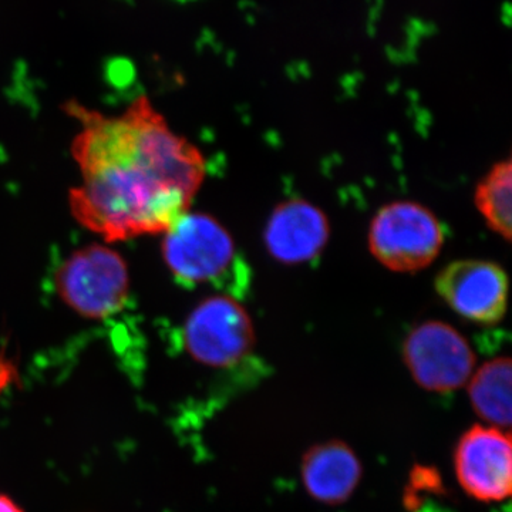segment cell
<instances>
[{"label": "cell", "mask_w": 512, "mask_h": 512, "mask_svg": "<svg viewBox=\"0 0 512 512\" xmlns=\"http://www.w3.org/2000/svg\"><path fill=\"white\" fill-rule=\"evenodd\" d=\"M66 111L80 123L70 150L82 183L70 190L69 207L82 227L106 242L127 241L163 234L190 211L205 158L147 97L119 116L73 101Z\"/></svg>", "instance_id": "cell-1"}, {"label": "cell", "mask_w": 512, "mask_h": 512, "mask_svg": "<svg viewBox=\"0 0 512 512\" xmlns=\"http://www.w3.org/2000/svg\"><path fill=\"white\" fill-rule=\"evenodd\" d=\"M60 299L86 319L103 320L123 311L130 293V272L119 252L87 245L72 252L55 272Z\"/></svg>", "instance_id": "cell-2"}, {"label": "cell", "mask_w": 512, "mask_h": 512, "mask_svg": "<svg viewBox=\"0 0 512 512\" xmlns=\"http://www.w3.org/2000/svg\"><path fill=\"white\" fill-rule=\"evenodd\" d=\"M367 244L384 268L417 272L440 255L443 225L424 205L413 201L390 202L370 222Z\"/></svg>", "instance_id": "cell-3"}, {"label": "cell", "mask_w": 512, "mask_h": 512, "mask_svg": "<svg viewBox=\"0 0 512 512\" xmlns=\"http://www.w3.org/2000/svg\"><path fill=\"white\" fill-rule=\"evenodd\" d=\"M161 235L165 265L181 284L220 281L237 261V247L228 229L204 212H185Z\"/></svg>", "instance_id": "cell-4"}, {"label": "cell", "mask_w": 512, "mask_h": 512, "mask_svg": "<svg viewBox=\"0 0 512 512\" xmlns=\"http://www.w3.org/2000/svg\"><path fill=\"white\" fill-rule=\"evenodd\" d=\"M254 323L247 309L229 295H214L192 309L183 328V346L200 365L231 367L252 352Z\"/></svg>", "instance_id": "cell-5"}, {"label": "cell", "mask_w": 512, "mask_h": 512, "mask_svg": "<svg viewBox=\"0 0 512 512\" xmlns=\"http://www.w3.org/2000/svg\"><path fill=\"white\" fill-rule=\"evenodd\" d=\"M402 352L414 382L433 393H450L466 386L476 367L468 340L440 320H427L410 330Z\"/></svg>", "instance_id": "cell-6"}, {"label": "cell", "mask_w": 512, "mask_h": 512, "mask_svg": "<svg viewBox=\"0 0 512 512\" xmlns=\"http://www.w3.org/2000/svg\"><path fill=\"white\" fill-rule=\"evenodd\" d=\"M454 470L464 493L481 503H501L512 490V446L507 430L468 429L454 451Z\"/></svg>", "instance_id": "cell-7"}, {"label": "cell", "mask_w": 512, "mask_h": 512, "mask_svg": "<svg viewBox=\"0 0 512 512\" xmlns=\"http://www.w3.org/2000/svg\"><path fill=\"white\" fill-rule=\"evenodd\" d=\"M436 291L461 318L495 325L507 312L508 278L500 265L480 259L454 261L437 275Z\"/></svg>", "instance_id": "cell-8"}, {"label": "cell", "mask_w": 512, "mask_h": 512, "mask_svg": "<svg viewBox=\"0 0 512 512\" xmlns=\"http://www.w3.org/2000/svg\"><path fill=\"white\" fill-rule=\"evenodd\" d=\"M329 237L330 224L325 212L312 202L293 198L272 211L265 225L264 244L275 261L298 265L318 258Z\"/></svg>", "instance_id": "cell-9"}, {"label": "cell", "mask_w": 512, "mask_h": 512, "mask_svg": "<svg viewBox=\"0 0 512 512\" xmlns=\"http://www.w3.org/2000/svg\"><path fill=\"white\" fill-rule=\"evenodd\" d=\"M362 476V461L345 441L330 440L315 444L303 454V487L318 503H346L359 487Z\"/></svg>", "instance_id": "cell-10"}, {"label": "cell", "mask_w": 512, "mask_h": 512, "mask_svg": "<svg viewBox=\"0 0 512 512\" xmlns=\"http://www.w3.org/2000/svg\"><path fill=\"white\" fill-rule=\"evenodd\" d=\"M511 379L510 357H495L485 362L468 380L471 407L488 426L510 429Z\"/></svg>", "instance_id": "cell-11"}, {"label": "cell", "mask_w": 512, "mask_h": 512, "mask_svg": "<svg viewBox=\"0 0 512 512\" xmlns=\"http://www.w3.org/2000/svg\"><path fill=\"white\" fill-rule=\"evenodd\" d=\"M511 198V160L498 161L477 184L474 201L488 228L493 229L505 241H511Z\"/></svg>", "instance_id": "cell-12"}, {"label": "cell", "mask_w": 512, "mask_h": 512, "mask_svg": "<svg viewBox=\"0 0 512 512\" xmlns=\"http://www.w3.org/2000/svg\"><path fill=\"white\" fill-rule=\"evenodd\" d=\"M0 512H23L9 497L0 494Z\"/></svg>", "instance_id": "cell-13"}, {"label": "cell", "mask_w": 512, "mask_h": 512, "mask_svg": "<svg viewBox=\"0 0 512 512\" xmlns=\"http://www.w3.org/2000/svg\"><path fill=\"white\" fill-rule=\"evenodd\" d=\"M10 373H12V366L5 360L0 359V386H3V383L9 379Z\"/></svg>", "instance_id": "cell-14"}]
</instances>
